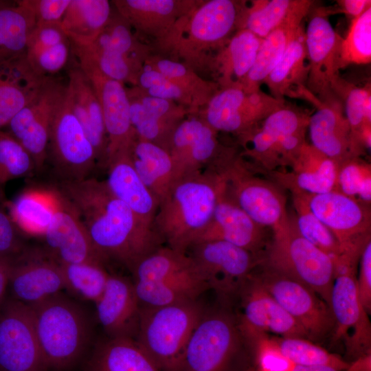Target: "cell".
<instances>
[{"label":"cell","instance_id":"cell-16","mask_svg":"<svg viewBox=\"0 0 371 371\" xmlns=\"http://www.w3.org/2000/svg\"><path fill=\"white\" fill-rule=\"evenodd\" d=\"M310 209L338 241L341 255L359 257L370 240V207L338 191L307 194Z\"/></svg>","mask_w":371,"mask_h":371},{"label":"cell","instance_id":"cell-35","mask_svg":"<svg viewBox=\"0 0 371 371\" xmlns=\"http://www.w3.org/2000/svg\"><path fill=\"white\" fill-rule=\"evenodd\" d=\"M127 150L135 170L159 205L179 178L169 151L137 136Z\"/></svg>","mask_w":371,"mask_h":371},{"label":"cell","instance_id":"cell-30","mask_svg":"<svg viewBox=\"0 0 371 371\" xmlns=\"http://www.w3.org/2000/svg\"><path fill=\"white\" fill-rule=\"evenodd\" d=\"M196 2L192 0H114L112 4L135 34L151 37L157 42Z\"/></svg>","mask_w":371,"mask_h":371},{"label":"cell","instance_id":"cell-50","mask_svg":"<svg viewBox=\"0 0 371 371\" xmlns=\"http://www.w3.org/2000/svg\"><path fill=\"white\" fill-rule=\"evenodd\" d=\"M337 191L370 207V164L361 157H350L339 164Z\"/></svg>","mask_w":371,"mask_h":371},{"label":"cell","instance_id":"cell-28","mask_svg":"<svg viewBox=\"0 0 371 371\" xmlns=\"http://www.w3.org/2000/svg\"><path fill=\"white\" fill-rule=\"evenodd\" d=\"M95 304L97 319L109 338H133L137 334L140 304L133 282L110 274Z\"/></svg>","mask_w":371,"mask_h":371},{"label":"cell","instance_id":"cell-49","mask_svg":"<svg viewBox=\"0 0 371 371\" xmlns=\"http://www.w3.org/2000/svg\"><path fill=\"white\" fill-rule=\"evenodd\" d=\"M284 355L295 365L327 366L344 371L348 363L304 337L275 339Z\"/></svg>","mask_w":371,"mask_h":371},{"label":"cell","instance_id":"cell-34","mask_svg":"<svg viewBox=\"0 0 371 371\" xmlns=\"http://www.w3.org/2000/svg\"><path fill=\"white\" fill-rule=\"evenodd\" d=\"M262 39L240 29L212 56L208 68L221 87H241L255 61Z\"/></svg>","mask_w":371,"mask_h":371},{"label":"cell","instance_id":"cell-21","mask_svg":"<svg viewBox=\"0 0 371 371\" xmlns=\"http://www.w3.org/2000/svg\"><path fill=\"white\" fill-rule=\"evenodd\" d=\"M218 132L199 115L184 118L174 129L167 150L179 177L216 167L230 147L222 146Z\"/></svg>","mask_w":371,"mask_h":371},{"label":"cell","instance_id":"cell-5","mask_svg":"<svg viewBox=\"0 0 371 371\" xmlns=\"http://www.w3.org/2000/svg\"><path fill=\"white\" fill-rule=\"evenodd\" d=\"M203 313L196 300L140 308L136 341L161 371H182L187 344Z\"/></svg>","mask_w":371,"mask_h":371},{"label":"cell","instance_id":"cell-13","mask_svg":"<svg viewBox=\"0 0 371 371\" xmlns=\"http://www.w3.org/2000/svg\"><path fill=\"white\" fill-rule=\"evenodd\" d=\"M189 256L207 289L228 299L240 293L261 260L254 254L221 240L192 245Z\"/></svg>","mask_w":371,"mask_h":371},{"label":"cell","instance_id":"cell-10","mask_svg":"<svg viewBox=\"0 0 371 371\" xmlns=\"http://www.w3.org/2000/svg\"><path fill=\"white\" fill-rule=\"evenodd\" d=\"M217 170L229 196L257 224L273 229L287 220L286 197L279 186L256 176L236 151Z\"/></svg>","mask_w":371,"mask_h":371},{"label":"cell","instance_id":"cell-4","mask_svg":"<svg viewBox=\"0 0 371 371\" xmlns=\"http://www.w3.org/2000/svg\"><path fill=\"white\" fill-rule=\"evenodd\" d=\"M30 307L49 370L65 371L74 367L91 338V324L84 309L60 293Z\"/></svg>","mask_w":371,"mask_h":371},{"label":"cell","instance_id":"cell-23","mask_svg":"<svg viewBox=\"0 0 371 371\" xmlns=\"http://www.w3.org/2000/svg\"><path fill=\"white\" fill-rule=\"evenodd\" d=\"M55 192V213L43 234L45 251L62 265L104 263L76 211L58 189Z\"/></svg>","mask_w":371,"mask_h":371},{"label":"cell","instance_id":"cell-46","mask_svg":"<svg viewBox=\"0 0 371 371\" xmlns=\"http://www.w3.org/2000/svg\"><path fill=\"white\" fill-rule=\"evenodd\" d=\"M296 212V225L300 234L326 254L334 262L341 254V247L331 232L318 219L308 204V193L291 191Z\"/></svg>","mask_w":371,"mask_h":371},{"label":"cell","instance_id":"cell-2","mask_svg":"<svg viewBox=\"0 0 371 371\" xmlns=\"http://www.w3.org/2000/svg\"><path fill=\"white\" fill-rule=\"evenodd\" d=\"M225 180L206 169L179 177L159 203L154 228L168 247L186 253L211 221Z\"/></svg>","mask_w":371,"mask_h":371},{"label":"cell","instance_id":"cell-45","mask_svg":"<svg viewBox=\"0 0 371 371\" xmlns=\"http://www.w3.org/2000/svg\"><path fill=\"white\" fill-rule=\"evenodd\" d=\"M297 0H253L243 8L238 30L245 29L263 39L280 25Z\"/></svg>","mask_w":371,"mask_h":371},{"label":"cell","instance_id":"cell-14","mask_svg":"<svg viewBox=\"0 0 371 371\" xmlns=\"http://www.w3.org/2000/svg\"><path fill=\"white\" fill-rule=\"evenodd\" d=\"M239 346V330L228 313H204L186 349L182 371H227Z\"/></svg>","mask_w":371,"mask_h":371},{"label":"cell","instance_id":"cell-22","mask_svg":"<svg viewBox=\"0 0 371 371\" xmlns=\"http://www.w3.org/2000/svg\"><path fill=\"white\" fill-rule=\"evenodd\" d=\"M64 84L49 76L34 98L10 122L5 128L30 155L35 168L43 166L47 157L49 125L53 110Z\"/></svg>","mask_w":371,"mask_h":371},{"label":"cell","instance_id":"cell-38","mask_svg":"<svg viewBox=\"0 0 371 371\" xmlns=\"http://www.w3.org/2000/svg\"><path fill=\"white\" fill-rule=\"evenodd\" d=\"M308 75L304 28L302 25L263 84L268 87L270 95L284 100L285 96L291 97L297 88L306 86Z\"/></svg>","mask_w":371,"mask_h":371},{"label":"cell","instance_id":"cell-63","mask_svg":"<svg viewBox=\"0 0 371 371\" xmlns=\"http://www.w3.org/2000/svg\"><path fill=\"white\" fill-rule=\"evenodd\" d=\"M9 3H10L8 1H0V10L8 5Z\"/></svg>","mask_w":371,"mask_h":371},{"label":"cell","instance_id":"cell-8","mask_svg":"<svg viewBox=\"0 0 371 371\" xmlns=\"http://www.w3.org/2000/svg\"><path fill=\"white\" fill-rule=\"evenodd\" d=\"M61 181L80 180L97 164L94 148L73 110L67 85L56 102L49 125L47 153Z\"/></svg>","mask_w":371,"mask_h":371},{"label":"cell","instance_id":"cell-62","mask_svg":"<svg viewBox=\"0 0 371 371\" xmlns=\"http://www.w3.org/2000/svg\"><path fill=\"white\" fill-rule=\"evenodd\" d=\"M293 371H339L337 369L327 366H295Z\"/></svg>","mask_w":371,"mask_h":371},{"label":"cell","instance_id":"cell-27","mask_svg":"<svg viewBox=\"0 0 371 371\" xmlns=\"http://www.w3.org/2000/svg\"><path fill=\"white\" fill-rule=\"evenodd\" d=\"M339 164L306 142L285 169L270 172L276 184L311 194L337 191Z\"/></svg>","mask_w":371,"mask_h":371},{"label":"cell","instance_id":"cell-3","mask_svg":"<svg viewBox=\"0 0 371 371\" xmlns=\"http://www.w3.org/2000/svg\"><path fill=\"white\" fill-rule=\"evenodd\" d=\"M245 1H196L156 42L157 47L171 59L196 71L208 67L216 52L238 30Z\"/></svg>","mask_w":371,"mask_h":371},{"label":"cell","instance_id":"cell-11","mask_svg":"<svg viewBox=\"0 0 371 371\" xmlns=\"http://www.w3.org/2000/svg\"><path fill=\"white\" fill-rule=\"evenodd\" d=\"M331 8L312 7L304 30L308 63L306 87L319 100L331 104H343L335 90L341 78L338 54L341 37L333 27L329 16Z\"/></svg>","mask_w":371,"mask_h":371},{"label":"cell","instance_id":"cell-51","mask_svg":"<svg viewBox=\"0 0 371 371\" xmlns=\"http://www.w3.org/2000/svg\"><path fill=\"white\" fill-rule=\"evenodd\" d=\"M35 168L28 152L5 131H0V187Z\"/></svg>","mask_w":371,"mask_h":371},{"label":"cell","instance_id":"cell-15","mask_svg":"<svg viewBox=\"0 0 371 371\" xmlns=\"http://www.w3.org/2000/svg\"><path fill=\"white\" fill-rule=\"evenodd\" d=\"M0 371H49L31 308L9 296L0 306Z\"/></svg>","mask_w":371,"mask_h":371},{"label":"cell","instance_id":"cell-59","mask_svg":"<svg viewBox=\"0 0 371 371\" xmlns=\"http://www.w3.org/2000/svg\"><path fill=\"white\" fill-rule=\"evenodd\" d=\"M337 3L338 8L336 12L343 13L351 20L359 16L371 7L370 0H339Z\"/></svg>","mask_w":371,"mask_h":371},{"label":"cell","instance_id":"cell-1","mask_svg":"<svg viewBox=\"0 0 371 371\" xmlns=\"http://www.w3.org/2000/svg\"><path fill=\"white\" fill-rule=\"evenodd\" d=\"M58 190L76 211L104 260H115L131 270L159 247L161 240L155 230L143 224L104 180L61 181Z\"/></svg>","mask_w":371,"mask_h":371},{"label":"cell","instance_id":"cell-18","mask_svg":"<svg viewBox=\"0 0 371 371\" xmlns=\"http://www.w3.org/2000/svg\"><path fill=\"white\" fill-rule=\"evenodd\" d=\"M65 289L60 264L44 249L24 250L13 258L10 297L29 306L38 304Z\"/></svg>","mask_w":371,"mask_h":371},{"label":"cell","instance_id":"cell-61","mask_svg":"<svg viewBox=\"0 0 371 371\" xmlns=\"http://www.w3.org/2000/svg\"><path fill=\"white\" fill-rule=\"evenodd\" d=\"M344 371H371V352L361 355L351 362Z\"/></svg>","mask_w":371,"mask_h":371},{"label":"cell","instance_id":"cell-32","mask_svg":"<svg viewBox=\"0 0 371 371\" xmlns=\"http://www.w3.org/2000/svg\"><path fill=\"white\" fill-rule=\"evenodd\" d=\"M67 86L73 110L94 148L97 164L106 166L108 139L102 109L90 80L78 65L69 70Z\"/></svg>","mask_w":371,"mask_h":371},{"label":"cell","instance_id":"cell-24","mask_svg":"<svg viewBox=\"0 0 371 371\" xmlns=\"http://www.w3.org/2000/svg\"><path fill=\"white\" fill-rule=\"evenodd\" d=\"M240 293L243 313L240 328L251 341L272 333L281 337H304L302 326L283 308L254 277L249 276Z\"/></svg>","mask_w":371,"mask_h":371},{"label":"cell","instance_id":"cell-9","mask_svg":"<svg viewBox=\"0 0 371 371\" xmlns=\"http://www.w3.org/2000/svg\"><path fill=\"white\" fill-rule=\"evenodd\" d=\"M71 52L88 58L106 76L133 86H136L149 56L148 46L140 42L117 12L112 13L105 27L92 43L85 46L71 44Z\"/></svg>","mask_w":371,"mask_h":371},{"label":"cell","instance_id":"cell-55","mask_svg":"<svg viewBox=\"0 0 371 371\" xmlns=\"http://www.w3.org/2000/svg\"><path fill=\"white\" fill-rule=\"evenodd\" d=\"M69 39L61 23L36 25L30 33L26 46L25 56H32L38 51Z\"/></svg>","mask_w":371,"mask_h":371},{"label":"cell","instance_id":"cell-42","mask_svg":"<svg viewBox=\"0 0 371 371\" xmlns=\"http://www.w3.org/2000/svg\"><path fill=\"white\" fill-rule=\"evenodd\" d=\"M144 64L156 69L179 86L192 100L197 112L219 89L215 81L203 79L193 69L169 58L149 55Z\"/></svg>","mask_w":371,"mask_h":371},{"label":"cell","instance_id":"cell-31","mask_svg":"<svg viewBox=\"0 0 371 371\" xmlns=\"http://www.w3.org/2000/svg\"><path fill=\"white\" fill-rule=\"evenodd\" d=\"M315 4L311 0H297L283 22L262 39L252 67L241 87L247 91L260 85L280 60L304 19Z\"/></svg>","mask_w":371,"mask_h":371},{"label":"cell","instance_id":"cell-7","mask_svg":"<svg viewBox=\"0 0 371 371\" xmlns=\"http://www.w3.org/2000/svg\"><path fill=\"white\" fill-rule=\"evenodd\" d=\"M310 115L285 104L238 136L240 156L269 172L288 168L306 142Z\"/></svg>","mask_w":371,"mask_h":371},{"label":"cell","instance_id":"cell-60","mask_svg":"<svg viewBox=\"0 0 371 371\" xmlns=\"http://www.w3.org/2000/svg\"><path fill=\"white\" fill-rule=\"evenodd\" d=\"M13 258L0 256V306L8 297L9 278Z\"/></svg>","mask_w":371,"mask_h":371},{"label":"cell","instance_id":"cell-6","mask_svg":"<svg viewBox=\"0 0 371 371\" xmlns=\"http://www.w3.org/2000/svg\"><path fill=\"white\" fill-rule=\"evenodd\" d=\"M272 231V242L260 263L306 286L330 306L335 278L331 258L300 234L295 217L289 216Z\"/></svg>","mask_w":371,"mask_h":371},{"label":"cell","instance_id":"cell-54","mask_svg":"<svg viewBox=\"0 0 371 371\" xmlns=\"http://www.w3.org/2000/svg\"><path fill=\"white\" fill-rule=\"evenodd\" d=\"M253 342L260 371H293L295 365L284 355L275 339L265 335Z\"/></svg>","mask_w":371,"mask_h":371},{"label":"cell","instance_id":"cell-36","mask_svg":"<svg viewBox=\"0 0 371 371\" xmlns=\"http://www.w3.org/2000/svg\"><path fill=\"white\" fill-rule=\"evenodd\" d=\"M133 283L139 304L144 307H159L194 300L207 289L194 265L162 280Z\"/></svg>","mask_w":371,"mask_h":371},{"label":"cell","instance_id":"cell-39","mask_svg":"<svg viewBox=\"0 0 371 371\" xmlns=\"http://www.w3.org/2000/svg\"><path fill=\"white\" fill-rule=\"evenodd\" d=\"M112 15L107 0H71L62 20V27L73 45L92 43Z\"/></svg>","mask_w":371,"mask_h":371},{"label":"cell","instance_id":"cell-19","mask_svg":"<svg viewBox=\"0 0 371 371\" xmlns=\"http://www.w3.org/2000/svg\"><path fill=\"white\" fill-rule=\"evenodd\" d=\"M356 278V273L335 276L330 299L333 339L344 340L354 359L371 352V325L359 297Z\"/></svg>","mask_w":371,"mask_h":371},{"label":"cell","instance_id":"cell-53","mask_svg":"<svg viewBox=\"0 0 371 371\" xmlns=\"http://www.w3.org/2000/svg\"><path fill=\"white\" fill-rule=\"evenodd\" d=\"M70 52H71V44L70 40L67 39L25 57L30 67L38 76L48 77L57 73L65 66Z\"/></svg>","mask_w":371,"mask_h":371},{"label":"cell","instance_id":"cell-47","mask_svg":"<svg viewBox=\"0 0 371 371\" xmlns=\"http://www.w3.org/2000/svg\"><path fill=\"white\" fill-rule=\"evenodd\" d=\"M65 289L85 300L95 302L102 294L109 273L100 262L60 264Z\"/></svg>","mask_w":371,"mask_h":371},{"label":"cell","instance_id":"cell-37","mask_svg":"<svg viewBox=\"0 0 371 371\" xmlns=\"http://www.w3.org/2000/svg\"><path fill=\"white\" fill-rule=\"evenodd\" d=\"M86 371H161L133 338H109L95 348Z\"/></svg>","mask_w":371,"mask_h":371},{"label":"cell","instance_id":"cell-44","mask_svg":"<svg viewBox=\"0 0 371 371\" xmlns=\"http://www.w3.org/2000/svg\"><path fill=\"white\" fill-rule=\"evenodd\" d=\"M335 94L344 103L345 116L350 131L352 156L359 157L357 152L359 135L365 126L371 125L370 84L357 87L341 78Z\"/></svg>","mask_w":371,"mask_h":371},{"label":"cell","instance_id":"cell-57","mask_svg":"<svg viewBox=\"0 0 371 371\" xmlns=\"http://www.w3.org/2000/svg\"><path fill=\"white\" fill-rule=\"evenodd\" d=\"M25 249L10 216L0 210V256L14 258Z\"/></svg>","mask_w":371,"mask_h":371},{"label":"cell","instance_id":"cell-48","mask_svg":"<svg viewBox=\"0 0 371 371\" xmlns=\"http://www.w3.org/2000/svg\"><path fill=\"white\" fill-rule=\"evenodd\" d=\"M371 61V7L352 19L347 34L341 38L338 54L339 69L349 65Z\"/></svg>","mask_w":371,"mask_h":371},{"label":"cell","instance_id":"cell-20","mask_svg":"<svg viewBox=\"0 0 371 371\" xmlns=\"http://www.w3.org/2000/svg\"><path fill=\"white\" fill-rule=\"evenodd\" d=\"M74 54L78 65L90 80L102 109L108 139L107 161L117 152L128 148L137 136L131 123L126 88L123 83L104 75L86 56Z\"/></svg>","mask_w":371,"mask_h":371},{"label":"cell","instance_id":"cell-43","mask_svg":"<svg viewBox=\"0 0 371 371\" xmlns=\"http://www.w3.org/2000/svg\"><path fill=\"white\" fill-rule=\"evenodd\" d=\"M192 267V260L186 253L169 247H159L140 259L131 271L134 277V282H153Z\"/></svg>","mask_w":371,"mask_h":371},{"label":"cell","instance_id":"cell-26","mask_svg":"<svg viewBox=\"0 0 371 371\" xmlns=\"http://www.w3.org/2000/svg\"><path fill=\"white\" fill-rule=\"evenodd\" d=\"M265 229L254 222L229 196L225 183L210 222L193 245L221 240L258 256L265 245Z\"/></svg>","mask_w":371,"mask_h":371},{"label":"cell","instance_id":"cell-12","mask_svg":"<svg viewBox=\"0 0 371 371\" xmlns=\"http://www.w3.org/2000/svg\"><path fill=\"white\" fill-rule=\"evenodd\" d=\"M286 104L261 89L247 91L239 86L221 87L202 108L200 117L214 130L238 137L250 131Z\"/></svg>","mask_w":371,"mask_h":371},{"label":"cell","instance_id":"cell-33","mask_svg":"<svg viewBox=\"0 0 371 371\" xmlns=\"http://www.w3.org/2000/svg\"><path fill=\"white\" fill-rule=\"evenodd\" d=\"M47 78L32 69L25 54L0 67V131L34 98Z\"/></svg>","mask_w":371,"mask_h":371},{"label":"cell","instance_id":"cell-17","mask_svg":"<svg viewBox=\"0 0 371 371\" xmlns=\"http://www.w3.org/2000/svg\"><path fill=\"white\" fill-rule=\"evenodd\" d=\"M255 278L302 326L308 339H320L333 333L330 306L308 287L266 267Z\"/></svg>","mask_w":371,"mask_h":371},{"label":"cell","instance_id":"cell-40","mask_svg":"<svg viewBox=\"0 0 371 371\" xmlns=\"http://www.w3.org/2000/svg\"><path fill=\"white\" fill-rule=\"evenodd\" d=\"M35 26L34 14L23 0L0 10V67L25 54L28 37Z\"/></svg>","mask_w":371,"mask_h":371},{"label":"cell","instance_id":"cell-29","mask_svg":"<svg viewBox=\"0 0 371 371\" xmlns=\"http://www.w3.org/2000/svg\"><path fill=\"white\" fill-rule=\"evenodd\" d=\"M105 181L111 192L123 201L147 227L155 229L159 202L142 182L131 161L127 148L108 159Z\"/></svg>","mask_w":371,"mask_h":371},{"label":"cell","instance_id":"cell-56","mask_svg":"<svg viewBox=\"0 0 371 371\" xmlns=\"http://www.w3.org/2000/svg\"><path fill=\"white\" fill-rule=\"evenodd\" d=\"M32 11L36 25L61 23L71 0H23Z\"/></svg>","mask_w":371,"mask_h":371},{"label":"cell","instance_id":"cell-58","mask_svg":"<svg viewBox=\"0 0 371 371\" xmlns=\"http://www.w3.org/2000/svg\"><path fill=\"white\" fill-rule=\"evenodd\" d=\"M359 270L356 278L360 301L368 314L371 311V240L363 247L359 257Z\"/></svg>","mask_w":371,"mask_h":371},{"label":"cell","instance_id":"cell-52","mask_svg":"<svg viewBox=\"0 0 371 371\" xmlns=\"http://www.w3.org/2000/svg\"><path fill=\"white\" fill-rule=\"evenodd\" d=\"M136 86L150 96L173 101L197 113L192 100L179 86L147 65L144 64Z\"/></svg>","mask_w":371,"mask_h":371},{"label":"cell","instance_id":"cell-25","mask_svg":"<svg viewBox=\"0 0 371 371\" xmlns=\"http://www.w3.org/2000/svg\"><path fill=\"white\" fill-rule=\"evenodd\" d=\"M291 98L304 99L315 107L310 115L311 145L338 164L353 157L351 154L350 131L343 113L342 104L324 102L310 92L306 86L297 89Z\"/></svg>","mask_w":371,"mask_h":371},{"label":"cell","instance_id":"cell-41","mask_svg":"<svg viewBox=\"0 0 371 371\" xmlns=\"http://www.w3.org/2000/svg\"><path fill=\"white\" fill-rule=\"evenodd\" d=\"M56 207L55 190H28L10 205V217L18 229L43 235L52 221Z\"/></svg>","mask_w":371,"mask_h":371}]
</instances>
